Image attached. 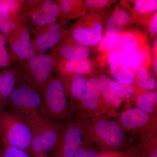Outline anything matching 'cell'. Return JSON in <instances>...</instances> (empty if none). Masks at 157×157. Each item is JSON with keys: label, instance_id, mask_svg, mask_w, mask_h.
Returning <instances> with one entry per match:
<instances>
[{"label": "cell", "instance_id": "1", "mask_svg": "<svg viewBox=\"0 0 157 157\" xmlns=\"http://www.w3.org/2000/svg\"><path fill=\"white\" fill-rule=\"evenodd\" d=\"M101 115L91 119L75 118L86 143L98 151H123L128 145L126 135L115 119Z\"/></svg>", "mask_w": 157, "mask_h": 157}, {"label": "cell", "instance_id": "2", "mask_svg": "<svg viewBox=\"0 0 157 157\" xmlns=\"http://www.w3.org/2000/svg\"><path fill=\"white\" fill-rule=\"evenodd\" d=\"M41 114L49 119L63 122L73 119L74 107L59 77L52 76L43 90Z\"/></svg>", "mask_w": 157, "mask_h": 157}, {"label": "cell", "instance_id": "3", "mask_svg": "<svg viewBox=\"0 0 157 157\" xmlns=\"http://www.w3.org/2000/svg\"><path fill=\"white\" fill-rule=\"evenodd\" d=\"M105 12L87 14L80 17L63 39L69 42L92 47L99 45L105 31Z\"/></svg>", "mask_w": 157, "mask_h": 157}, {"label": "cell", "instance_id": "4", "mask_svg": "<svg viewBox=\"0 0 157 157\" xmlns=\"http://www.w3.org/2000/svg\"><path fill=\"white\" fill-rule=\"evenodd\" d=\"M42 94L22 81L17 82L7 106L10 111L27 124L39 117L41 114Z\"/></svg>", "mask_w": 157, "mask_h": 157}, {"label": "cell", "instance_id": "5", "mask_svg": "<svg viewBox=\"0 0 157 157\" xmlns=\"http://www.w3.org/2000/svg\"><path fill=\"white\" fill-rule=\"evenodd\" d=\"M67 123L49 119L40 115L27 124L32 132L29 154L33 157L52 150L56 145Z\"/></svg>", "mask_w": 157, "mask_h": 157}, {"label": "cell", "instance_id": "6", "mask_svg": "<svg viewBox=\"0 0 157 157\" xmlns=\"http://www.w3.org/2000/svg\"><path fill=\"white\" fill-rule=\"evenodd\" d=\"M32 139L26 123L10 110L0 111V140L4 147H12L29 154Z\"/></svg>", "mask_w": 157, "mask_h": 157}, {"label": "cell", "instance_id": "7", "mask_svg": "<svg viewBox=\"0 0 157 157\" xmlns=\"http://www.w3.org/2000/svg\"><path fill=\"white\" fill-rule=\"evenodd\" d=\"M25 61V69L17 71L21 81L25 82L43 94L46 85L52 77L59 60L53 53L35 54Z\"/></svg>", "mask_w": 157, "mask_h": 157}, {"label": "cell", "instance_id": "8", "mask_svg": "<svg viewBox=\"0 0 157 157\" xmlns=\"http://www.w3.org/2000/svg\"><path fill=\"white\" fill-rule=\"evenodd\" d=\"M115 118L126 135H139L142 140L157 135V116L137 107L128 108Z\"/></svg>", "mask_w": 157, "mask_h": 157}, {"label": "cell", "instance_id": "9", "mask_svg": "<svg viewBox=\"0 0 157 157\" xmlns=\"http://www.w3.org/2000/svg\"><path fill=\"white\" fill-rule=\"evenodd\" d=\"M25 3L27 4V18H29L30 24L36 33L61 18L60 9L56 1H29Z\"/></svg>", "mask_w": 157, "mask_h": 157}, {"label": "cell", "instance_id": "10", "mask_svg": "<svg viewBox=\"0 0 157 157\" xmlns=\"http://www.w3.org/2000/svg\"><path fill=\"white\" fill-rule=\"evenodd\" d=\"M101 115H104L99 80L98 76H93L88 80L86 93L75 105L73 119H91Z\"/></svg>", "mask_w": 157, "mask_h": 157}, {"label": "cell", "instance_id": "11", "mask_svg": "<svg viewBox=\"0 0 157 157\" xmlns=\"http://www.w3.org/2000/svg\"><path fill=\"white\" fill-rule=\"evenodd\" d=\"M147 40L145 34L140 31L125 30L109 42L101 52L102 53L101 63L103 64L110 55L132 51L147 44Z\"/></svg>", "mask_w": 157, "mask_h": 157}, {"label": "cell", "instance_id": "12", "mask_svg": "<svg viewBox=\"0 0 157 157\" xmlns=\"http://www.w3.org/2000/svg\"><path fill=\"white\" fill-rule=\"evenodd\" d=\"M82 131L74 120L67 123L56 145L52 157H73L83 142Z\"/></svg>", "mask_w": 157, "mask_h": 157}, {"label": "cell", "instance_id": "13", "mask_svg": "<svg viewBox=\"0 0 157 157\" xmlns=\"http://www.w3.org/2000/svg\"><path fill=\"white\" fill-rule=\"evenodd\" d=\"M27 17L19 23L14 30L6 37L9 40L11 53L15 58L27 60L33 56L35 51L27 26Z\"/></svg>", "mask_w": 157, "mask_h": 157}, {"label": "cell", "instance_id": "14", "mask_svg": "<svg viewBox=\"0 0 157 157\" xmlns=\"http://www.w3.org/2000/svg\"><path fill=\"white\" fill-rule=\"evenodd\" d=\"M100 84L102 111L104 115L114 116V110L124 101L118 82L105 74L98 76Z\"/></svg>", "mask_w": 157, "mask_h": 157}, {"label": "cell", "instance_id": "15", "mask_svg": "<svg viewBox=\"0 0 157 157\" xmlns=\"http://www.w3.org/2000/svg\"><path fill=\"white\" fill-rule=\"evenodd\" d=\"M132 22L131 14L123 7L117 6L109 15L106 21L103 38L98 46L101 52L107 45L118 36Z\"/></svg>", "mask_w": 157, "mask_h": 157}, {"label": "cell", "instance_id": "16", "mask_svg": "<svg viewBox=\"0 0 157 157\" xmlns=\"http://www.w3.org/2000/svg\"><path fill=\"white\" fill-rule=\"evenodd\" d=\"M67 20L61 19L47 26L35 34L32 41L35 51L38 53L53 48L60 42L68 30L66 29Z\"/></svg>", "mask_w": 157, "mask_h": 157}, {"label": "cell", "instance_id": "17", "mask_svg": "<svg viewBox=\"0 0 157 157\" xmlns=\"http://www.w3.org/2000/svg\"><path fill=\"white\" fill-rule=\"evenodd\" d=\"M105 61L109 66V72L116 81L126 85H132L134 83L136 80L135 73L129 67L123 54L110 55Z\"/></svg>", "mask_w": 157, "mask_h": 157}, {"label": "cell", "instance_id": "18", "mask_svg": "<svg viewBox=\"0 0 157 157\" xmlns=\"http://www.w3.org/2000/svg\"><path fill=\"white\" fill-rule=\"evenodd\" d=\"M58 77L64 85L74 110L76 104L86 93L88 78L84 75L75 74H59Z\"/></svg>", "mask_w": 157, "mask_h": 157}, {"label": "cell", "instance_id": "19", "mask_svg": "<svg viewBox=\"0 0 157 157\" xmlns=\"http://www.w3.org/2000/svg\"><path fill=\"white\" fill-rule=\"evenodd\" d=\"M61 40L52 52L59 61L88 58L92 52L91 47L69 42L63 38Z\"/></svg>", "mask_w": 157, "mask_h": 157}, {"label": "cell", "instance_id": "20", "mask_svg": "<svg viewBox=\"0 0 157 157\" xmlns=\"http://www.w3.org/2000/svg\"><path fill=\"white\" fill-rule=\"evenodd\" d=\"M27 16V8L20 11H12L6 0L0 1V31L6 36L11 34Z\"/></svg>", "mask_w": 157, "mask_h": 157}, {"label": "cell", "instance_id": "21", "mask_svg": "<svg viewBox=\"0 0 157 157\" xmlns=\"http://www.w3.org/2000/svg\"><path fill=\"white\" fill-rule=\"evenodd\" d=\"M57 67L59 74L87 75L94 71V63L88 58L60 60Z\"/></svg>", "mask_w": 157, "mask_h": 157}, {"label": "cell", "instance_id": "22", "mask_svg": "<svg viewBox=\"0 0 157 157\" xmlns=\"http://www.w3.org/2000/svg\"><path fill=\"white\" fill-rule=\"evenodd\" d=\"M131 2L132 20L140 25H144L147 20L157 12V0H136Z\"/></svg>", "mask_w": 157, "mask_h": 157}, {"label": "cell", "instance_id": "23", "mask_svg": "<svg viewBox=\"0 0 157 157\" xmlns=\"http://www.w3.org/2000/svg\"><path fill=\"white\" fill-rule=\"evenodd\" d=\"M122 54L125 56L129 67L134 73L138 68L141 67L149 69L151 63V59L147 43L135 50Z\"/></svg>", "mask_w": 157, "mask_h": 157}, {"label": "cell", "instance_id": "24", "mask_svg": "<svg viewBox=\"0 0 157 157\" xmlns=\"http://www.w3.org/2000/svg\"><path fill=\"white\" fill-rule=\"evenodd\" d=\"M56 2L60 9L61 19H74L86 14L84 1L59 0Z\"/></svg>", "mask_w": 157, "mask_h": 157}, {"label": "cell", "instance_id": "25", "mask_svg": "<svg viewBox=\"0 0 157 157\" xmlns=\"http://www.w3.org/2000/svg\"><path fill=\"white\" fill-rule=\"evenodd\" d=\"M4 72V80L0 91V111L7 106L16 84L21 81L17 71L6 69Z\"/></svg>", "mask_w": 157, "mask_h": 157}, {"label": "cell", "instance_id": "26", "mask_svg": "<svg viewBox=\"0 0 157 157\" xmlns=\"http://www.w3.org/2000/svg\"><path fill=\"white\" fill-rule=\"evenodd\" d=\"M136 104L137 108L151 115L157 116V92L147 91L140 94L136 99Z\"/></svg>", "mask_w": 157, "mask_h": 157}, {"label": "cell", "instance_id": "27", "mask_svg": "<svg viewBox=\"0 0 157 157\" xmlns=\"http://www.w3.org/2000/svg\"><path fill=\"white\" fill-rule=\"evenodd\" d=\"M135 73L137 83L141 89L147 91L156 90V78L151 75L148 69L141 67L138 68Z\"/></svg>", "mask_w": 157, "mask_h": 157}, {"label": "cell", "instance_id": "28", "mask_svg": "<svg viewBox=\"0 0 157 157\" xmlns=\"http://www.w3.org/2000/svg\"><path fill=\"white\" fill-rule=\"evenodd\" d=\"M157 135L142 140L133 148L137 157H157Z\"/></svg>", "mask_w": 157, "mask_h": 157}, {"label": "cell", "instance_id": "29", "mask_svg": "<svg viewBox=\"0 0 157 157\" xmlns=\"http://www.w3.org/2000/svg\"><path fill=\"white\" fill-rule=\"evenodd\" d=\"M117 1L111 0H86L84 1L86 14L104 12Z\"/></svg>", "mask_w": 157, "mask_h": 157}, {"label": "cell", "instance_id": "30", "mask_svg": "<svg viewBox=\"0 0 157 157\" xmlns=\"http://www.w3.org/2000/svg\"><path fill=\"white\" fill-rule=\"evenodd\" d=\"M6 37L0 34V67H6L11 62V58L6 46Z\"/></svg>", "mask_w": 157, "mask_h": 157}, {"label": "cell", "instance_id": "31", "mask_svg": "<svg viewBox=\"0 0 157 157\" xmlns=\"http://www.w3.org/2000/svg\"><path fill=\"white\" fill-rule=\"evenodd\" d=\"M143 26H145L146 30V36L147 39L157 36V11L151 16Z\"/></svg>", "mask_w": 157, "mask_h": 157}, {"label": "cell", "instance_id": "32", "mask_svg": "<svg viewBox=\"0 0 157 157\" xmlns=\"http://www.w3.org/2000/svg\"><path fill=\"white\" fill-rule=\"evenodd\" d=\"M0 157H32L28 153L20 149L6 147L0 151Z\"/></svg>", "mask_w": 157, "mask_h": 157}, {"label": "cell", "instance_id": "33", "mask_svg": "<svg viewBox=\"0 0 157 157\" xmlns=\"http://www.w3.org/2000/svg\"><path fill=\"white\" fill-rule=\"evenodd\" d=\"M119 84L121 95L124 100L130 99L135 94V88L132 85H126L120 83Z\"/></svg>", "mask_w": 157, "mask_h": 157}, {"label": "cell", "instance_id": "34", "mask_svg": "<svg viewBox=\"0 0 157 157\" xmlns=\"http://www.w3.org/2000/svg\"><path fill=\"white\" fill-rule=\"evenodd\" d=\"M99 157H125V152L103 151L99 152Z\"/></svg>", "mask_w": 157, "mask_h": 157}, {"label": "cell", "instance_id": "35", "mask_svg": "<svg viewBox=\"0 0 157 157\" xmlns=\"http://www.w3.org/2000/svg\"><path fill=\"white\" fill-rule=\"evenodd\" d=\"M88 144L83 140L82 144L80 147L78 151H76V154L73 157H86V150H87Z\"/></svg>", "mask_w": 157, "mask_h": 157}, {"label": "cell", "instance_id": "36", "mask_svg": "<svg viewBox=\"0 0 157 157\" xmlns=\"http://www.w3.org/2000/svg\"><path fill=\"white\" fill-rule=\"evenodd\" d=\"M125 157H137L133 149L128 150L125 152Z\"/></svg>", "mask_w": 157, "mask_h": 157}, {"label": "cell", "instance_id": "37", "mask_svg": "<svg viewBox=\"0 0 157 157\" xmlns=\"http://www.w3.org/2000/svg\"><path fill=\"white\" fill-rule=\"evenodd\" d=\"M33 157H48L47 153H42L37 155Z\"/></svg>", "mask_w": 157, "mask_h": 157}]
</instances>
